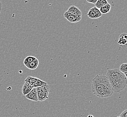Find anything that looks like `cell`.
I'll use <instances>...</instances> for the list:
<instances>
[{
  "mask_svg": "<svg viewBox=\"0 0 127 117\" xmlns=\"http://www.w3.org/2000/svg\"><path fill=\"white\" fill-rule=\"evenodd\" d=\"M91 87L93 94L100 98L110 97L114 92L107 78L104 75L98 74L95 76Z\"/></svg>",
  "mask_w": 127,
  "mask_h": 117,
  "instance_id": "obj_1",
  "label": "cell"
},
{
  "mask_svg": "<svg viewBox=\"0 0 127 117\" xmlns=\"http://www.w3.org/2000/svg\"><path fill=\"white\" fill-rule=\"evenodd\" d=\"M105 76L110 83L114 92H121L127 86V76L118 68H108Z\"/></svg>",
  "mask_w": 127,
  "mask_h": 117,
  "instance_id": "obj_2",
  "label": "cell"
},
{
  "mask_svg": "<svg viewBox=\"0 0 127 117\" xmlns=\"http://www.w3.org/2000/svg\"><path fill=\"white\" fill-rule=\"evenodd\" d=\"M38 100L43 101L48 98L50 92V87L48 85L36 88Z\"/></svg>",
  "mask_w": 127,
  "mask_h": 117,
  "instance_id": "obj_3",
  "label": "cell"
},
{
  "mask_svg": "<svg viewBox=\"0 0 127 117\" xmlns=\"http://www.w3.org/2000/svg\"><path fill=\"white\" fill-rule=\"evenodd\" d=\"M25 82L29 83L32 88H35L47 85L46 82L41 80L39 78L32 76L27 77V78L25 79Z\"/></svg>",
  "mask_w": 127,
  "mask_h": 117,
  "instance_id": "obj_4",
  "label": "cell"
},
{
  "mask_svg": "<svg viewBox=\"0 0 127 117\" xmlns=\"http://www.w3.org/2000/svg\"><path fill=\"white\" fill-rule=\"evenodd\" d=\"M64 16L68 21L72 23H76L80 21L82 19V16L71 14L67 11L64 13Z\"/></svg>",
  "mask_w": 127,
  "mask_h": 117,
  "instance_id": "obj_5",
  "label": "cell"
},
{
  "mask_svg": "<svg viewBox=\"0 0 127 117\" xmlns=\"http://www.w3.org/2000/svg\"><path fill=\"white\" fill-rule=\"evenodd\" d=\"M102 15L99 9L95 6L91 8L87 14L88 16L90 19H98L101 17Z\"/></svg>",
  "mask_w": 127,
  "mask_h": 117,
  "instance_id": "obj_6",
  "label": "cell"
},
{
  "mask_svg": "<svg viewBox=\"0 0 127 117\" xmlns=\"http://www.w3.org/2000/svg\"><path fill=\"white\" fill-rule=\"evenodd\" d=\"M25 97L29 100L38 101V97L36 88H33L29 94L25 95Z\"/></svg>",
  "mask_w": 127,
  "mask_h": 117,
  "instance_id": "obj_7",
  "label": "cell"
},
{
  "mask_svg": "<svg viewBox=\"0 0 127 117\" xmlns=\"http://www.w3.org/2000/svg\"><path fill=\"white\" fill-rule=\"evenodd\" d=\"M67 11L74 15H77L79 16H82V13L80 10L74 5H71L68 8Z\"/></svg>",
  "mask_w": 127,
  "mask_h": 117,
  "instance_id": "obj_8",
  "label": "cell"
},
{
  "mask_svg": "<svg viewBox=\"0 0 127 117\" xmlns=\"http://www.w3.org/2000/svg\"><path fill=\"white\" fill-rule=\"evenodd\" d=\"M33 88L29 83L25 82V84L23 86L22 89V93L23 95L25 96L28 94H29Z\"/></svg>",
  "mask_w": 127,
  "mask_h": 117,
  "instance_id": "obj_9",
  "label": "cell"
},
{
  "mask_svg": "<svg viewBox=\"0 0 127 117\" xmlns=\"http://www.w3.org/2000/svg\"><path fill=\"white\" fill-rule=\"evenodd\" d=\"M38 65H39V61L37 58H36L35 60H34V61L28 64L26 66V67L27 68L31 70H34L37 68Z\"/></svg>",
  "mask_w": 127,
  "mask_h": 117,
  "instance_id": "obj_10",
  "label": "cell"
},
{
  "mask_svg": "<svg viewBox=\"0 0 127 117\" xmlns=\"http://www.w3.org/2000/svg\"><path fill=\"white\" fill-rule=\"evenodd\" d=\"M111 7V5L108 3L107 4L102 6L99 10L102 14H105L110 12Z\"/></svg>",
  "mask_w": 127,
  "mask_h": 117,
  "instance_id": "obj_11",
  "label": "cell"
},
{
  "mask_svg": "<svg viewBox=\"0 0 127 117\" xmlns=\"http://www.w3.org/2000/svg\"><path fill=\"white\" fill-rule=\"evenodd\" d=\"M108 3V1L106 0H97L95 3V7L98 9H100L102 6L107 4Z\"/></svg>",
  "mask_w": 127,
  "mask_h": 117,
  "instance_id": "obj_12",
  "label": "cell"
},
{
  "mask_svg": "<svg viewBox=\"0 0 127 117\" xmlns=\"http://www.w3.org/2000/svg\"><path fill=\"white\" fill-rule=\"evenodd\" d=\"M36 58H37L34 56H27L25 58L24 61V63L25 66H26L28 64H29L32 61H34V60H35Z\"/></svg>",
  "mask_w": 127,
  "mask_h": 117,
  "instance_id": "obj_13",
  "label": "cell"
},
{
  "mask_svg": "<svg viewBox=\"0 0 127 117\" xmlns=\"http://www.w3.org/2000/svg\"><path fill=\"white\" fill-rule=\"evenodd\" d=\"M122 73H124L125 75L127 76V63H124L122 64L120 66V68L119 69Z\"/></svg>",
  "mask_w": 127,
  "mask_h": 117,
  "instance_id": "obj_14",
  "label": "cell"
},
{
  "mask_svg": "<svg viewBox=\"0 0 127 117\" xmlns=\"http://www.w3.org/2000/svg\"><path fill=\"white\" fill-rule=\"evenodd\" d=\"M127 40L126 39H123V38H119V41H118V44L121 45V46H123V45H125L127 44Z\"/></svg>",
  "mask_w": 127,
  "mask_h": 117,
  "instance_id": "obj_15",
  "label": "cell"
},
{
  "mask_svg": "<svg viewBox=\"0 0 127 117\" xmlns=\"http://www.w3.org/2000/svg\"><path fill=\"white\" fill-rule=\"evenodd\" d=\"M127 110H125L119 116L120 117H127Z\"/></svg>",
  "mask_w": 127,
  "mask_h": 117,
  "instance_id": "obj_16",
  "label": "cell"
},
{
  "mask_svg": "<svg viewBox=\"0 0 127 117\" xmlns=\"http://www.w3.org/2000/svg\"><path fill=\"white\" fill-rule=\"evenodd\" d=\"M119 38H123V39H126L127 40V35L126 33H122L121 34L119 37Z\"/></svg>",
  "mask_w": 127,
  "mask_h": 117,
  "instance_id": "obj_17",
  "label": "cell"
},
{
  "mask_svg": "<svg viewBox=\"0 0 127 117\" xmlns=\"http://www.w3.org/2000/svg\"><path fill=\"white\" fill-rule=\"evenodd\" d=\"M97 0H87V1L89 3H93V4L95 5Z\"/></svg>",
  "mask_w": 127,
  "mask_h": 117,
  "instance_id": "obj_18",
  "label": "cell"
},
{
  "mask_svg": "<svg viewBox=\"0 0 127 117\" xmlns=\"http://www.w3.org/2000/svg\"><path fill=\"white\" fill-rule=\"evenodd\" d=\"M1 3L0 1V14L1 13Z\"/></svg>",
  "mask_w": 127,
  "mask_h": 117,
  "instance_id": "obj_19",
  "label": "cell"
},
{
  "mask_svg": "<svg viewBox=\"0 0 127 117\" xmlns=\"http://www.w3.org/2000/svg\"><path fill=\"white\" fill-rule=\"evenodd\" d=\"M88 117H93V115H88Z\"/></svg>",
  "mask_w": 127,
  "mask_h": 117,
  "instance_id": "obj_20",
  "label": "cell"
},
{
  "mask_svg": "<svg viewBox=\"0 0 127 117\" xmlns=\"http://www.w3.org/2000/svg\"><path fill=\"white\" fill-rule=\"evenodd\" d=\"M120 117V116H118V117Z\"/></svg>",
  "mask_w": 127,
  "mask_h": 117,
  "instance_id": "obj_21",
  "label": "cell"
}]
</instances>
